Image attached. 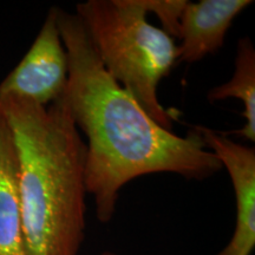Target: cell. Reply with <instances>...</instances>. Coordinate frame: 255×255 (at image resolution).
<instances>
[{
	"instance_id": "1",
	"label": "cell",
	"mask_w": 255,
	"mask_h": 255,
	"mask_svg": "<svg viewBox=\"0 0 255 255\" xmlns=\"http://www.w3.org/2000/svg\"><path fill=\"white\" fill-rule=\"evenodd\" d=\"M57 24L69 59L62 97L87 137L85 183L98 221L113 220L120 191L133 178L173 173L201 181L221 170L195 128L180 136L161 127L111 77L77 14L58 8Z\"/></svg>"
},
{
	"instance_id": "2",
	"label": "cell",
	"mask_w": 255,
	"mask_h": 255,
	"mask_svg": "<svg viewBox=\"0 0 255 255\" xmlns=\"http://www.w3.org/2000/svg\"><path fill=\"white\" fill-rule=\"evenodd\" d=\"M14 138L27 255H78L85 239L87 144L63 97H0Z\"/></svg>"
},
{
	"instance_id": "3",
	"label": "cell",
	"mask_w": 255,
	"mask_h": 255,
	"mask_svg": "<svg viewBox=\"0 0 255 255\" xmlns=\"http://www.w3.org/2000/svg\"><path fill=\"white\" fill-rule=\"evenodd\" d=\"M108 73L156 123L171 130L173 119L158 100V84L177 62V45L151 25L138 0H88L76 5Z\"/></svg>"
},
{
	"instance_id": "4",
	"label": "cell",
	"mask_w": 255,
	"mask_h": 255,
	"mask_svg": "<svg viewBox=\"0 0 255 255\" xmlns=\"http://www.w3.org/2000/svg\"><path fill=\"white\" fill-rule=\"evenodd\" d=\"M58 7H51L24 58L0 83V97L15 96L39 105L58 100L68 85L69 59L57 24Z\"/></svg>"
},
{
	"instance_id": "5",
	"label": "cell",
	"mask_w": 255,
	"mask_h": 255,
	"mask_svg": "<svg viewBox=\"0 0 255 255\" xmlns=\"http://www.w3.org/2000/svg\"><path fill=\"white\" fill-rule=\"evenodd\" d=\"M195 129L231 177L237 206L231 240L215 255H252L255 248V149L233 141L225 132Z\"/></svg>"
},
{
	"instance_id": "6",
	"label": "cell",
	"mask_w": 255,
	"mask_h": 255,
	"mask_svg": "<svg viewBox=\"0 0 255 255\" xmlns=\"http://www.w3.org/2000/svg\"><path fill=\"white\" fill-rule=\"evenodd\" d=\"M253 4L251 0L188 1L180 20L177 62L196 63L225 44L234 19Z\"/></svg>"
},
{
	"instance_id": "7",
	"label": "cell",
	"mask_w": 255,
	"mask_h": 255,
	"mask_svg": "<svg viewBox=\"0 0 255 255\" xmlns=\"http://www.w3.org/2000/svg\"><path fill=\"white\" fill-rule=\"evenodd\" d=\"M0 255H27L20 201L14 138L0 109Z\"/></svg>"
},
{
	"instance_id": "8",
	"label": "cell",
	"mask_w": 255,
	"mask_h": 255,
	"mask_svg": "<svg viewBox=\"0 0 255 255\" xmlns=\"http://www.w3.org/2000/svg\"><path fill=\"white\" fill-rule=\"evenodd\" d=\"M207 97L212 103L228 98L241 101L245 109L242 116L246 123L242 129L226 133L244 137L250 142L255 141V50L251 38L245 37L239 40L232 78L210 89Z\"/></svg>"
},
{
	"instance_id": "9",
	"label": "cell",
	"mask_w": 255,
	"mask_h": 255,
	"mask_svg": "<svg viewBox=\"0 0 255 255\" xmlns=\"http://www.w3.org/2000/svg\"><path fill=\"white\" fill-rule=\"evenodd\" d=\"M187 2V0H138L145 13H154L163 26L162 30L171 38H178L181 15Z\"/></svg>"
},
{
	"instance_id": "10",
	"label": "cell",
	"mask_w": 255,
	"mask_h": 255,
	"mask_svg": "<svg viewBox=\"0 0 255 255\" xmlns=\"http://www.w3.org/2000/svg\"><path fill=\"white\" fill-rule=\"evenodd\" d=\"M98 255H119V254L114 253V252H111V251H105V252H103V253H101Z\"/></svg>"
}]
</instances>
